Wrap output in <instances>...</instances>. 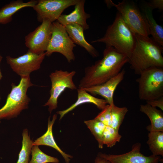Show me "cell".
Instances as JSON below:
<instances>
[{
  "mask_svg": "<svg viewBox=\"0 0 163 163\" xmlns=\"http://www.w3.org/2000/svg\"><path fill=\"white\" fill-rule=\"evenodd\" d=\"M129 58L112 47H106L103 56L85 69V75L78 88H86L101 84L118 74Z\"/></svg>",
  "mask_w": 163,
  "mask_h": 163,
  "instance_id": "cell-1",
  "label": "cell"
},
{
  "mask_svg": "<svg viewBox=\"0 0 163 163\" xmlns=\"http://www.w3.org/2000/svg\"><path fill=\"white\" fill-rule=\"evenodd\" d=\"M136 43L128 63L135 74L153 67L163 68V47L153 39L135 34Z\"/></svg>",
  "mask_w": 163,
  "mask_h": 163,
  "instance_id": "cell-2",
  "label": "cell"
},
{
  "mask_svg": "<svg viewBox=\"0 0 163 163\" xmlns=\"http://www.w3.org/2000/svg\"><path fill=\"white\" fill-rule=\"evenodd\" d=\"M104 43L106 47H112L129 59L135 45V34L130 29L118 12L104 36L91 41V43Z\"/></svg>",
  "mask_w": 163,
  "mask_h": 163,
  "instance_id": "cell-3",
  "label": "cell"
},
{
  "mask_svg": "<svg viewBox=\"0 0 163 163\" xmlns=\"http://www.w3.org/2000/svg\"><path fill=\"white\" fill-rule=\"evenodd\" d=\"M18 85L12 83L11 90L6 103L0 109V120L17 117L23 110L28 108L30 101L27 92L29 88L34 85L31 82L30 76L21 77Z\"/></svg>",
  "mask_w": 163,
  "mask_h": 163,
  "instance_id": "cell-4",
  "label": "cell"
},
{
  "mask_svg": "<svg viewBox=\"0 0 163 163\" xmlns=\"http://www.w3.org/2000/svg\"><path fill=\"white\" fill-rule=\"evenodd\" d=\"M109 7H114L120 14L124 21L135 34L149 37V30L143 13L133 2L123 0L117 4L112 0H106Z\"/></svg>",
  "mask_w": 163,
  "mask_h": 163,
  "instance_id": "cell-5",
  "label": "cell"
},
{
  "mask_svg": "<svg viewBox=\"0 0 163 163\" xmlns=\"http://www.w3.org/2000/svg\"><path fill=\"white\" fill-rule=\"evenodd\" d=\"M139 75L136 82L140 99L147 101L163 96V68H150Z\"/></svg>",
  "mask_w": 163,
  "mask_h": 163,
  "instance_id": "cell-6",
  "label": "cell"
},
{
  "mask_svg": "<svg viewBox=\"0 0 163 163\" xmlns=\"http://www.w3.org/2000/svg\"><path fill=\"white\" fill-rule=\"evenodd\" d=\"M76 46L64 26L57 21L52 23V35L45 52L46 56H50L54 52L59 53L63 55L70 63L75 60L73 50Z\"/></svg>",
  "mask_w": 163,
  "mask_h": 163,
  "instance_id": "cell-7",
  "label": "cell"
},
{
  "mask_svg": "<svg viewBox=\"0 0 163 163\" xmlns=\"http://www.w3.org/2000/svg\"><path fill=\"white\" fill-rule=\"evenodd\" d=\"M76 73L75 71L68 72L56 70L50 75L51 82L50 96L43 106L49 107L48 111L50 113L57 107L58 98L65 89L67 88L72 90L77 89L73 80Z\"/></svg>",
  "mask_w": 163,
  "mask_h": 163,
  "instance_id": "cell-8",
  "label": "cell"
},
{
  "mask_svg": "<svg viewBox=\"0 0 163 163\" xmlns=\"http://www.w3.org/2000/svg\"><path fill=\"white\" fill-rule=\"evenodd\" d=\"M52 23L48 19H44L40 25L25 37V45L29 50L38 54L46 52L52 35Z\"/></svg>",
  "mask_w": 163,
  "mask_h": 163,
  "instance_id": "cell-9",
  "label": "cell"
},
{
  "mask_svg": "<svg viewBox=\"0 0 163 163\" xmlns=\"http://www.w3.org/2000/svg\"><path fill=\"white\" fill-rule=\"evenodd\" d=\"M46 56L45 52L37 54L28 50L27 53L16 58L6 57L7 63L13 71L21 77L30 76L33 72L40 69Z\"/></svg>",
  "mask_w": 163,
  "mask_h": 163,
  "instance_id": "cell-10",
  "label": "cell"
},
{
  "mask_svg": "<svg viewBox=\"0 0 163 163\" xmlns=\"http://www.w3.org/2000/svg\"><path fill=\"white\" fill-rule=\"evenodd\" d=\"M79 0H39L33 8L37 14V19L41 22L45 19L52 23L57 20L63 11L75 5Z\"/></svg>",
  "mask_w": 163,
  "mask_h": 163,
  "instance_id": "cell-11",
  "label": "cell"
},
{
  "mask_svg": "<svg viewBox=\"0 0 163 163\" xmlns=\"http://www.w3.org/2000/svg\"><path fill=\"white\" fill-rule=\"evenodd\" d=\"M141 147V144L137 142L133 145L131 151L126 153L113 155L100 152L97 156L110 163H159L162 161L159 156L144 155L140 152Z\"/></svg>",
  "mask_w": 163,
  "mask_h": 163,
  "instance_id": "cell-12",
  "label": "cell"
},
{
  "mask_svg": "<svg viewBox=\"0 0 163 163\" xmlns=\"http://www.w3.org/2000/svg\"><path fill=\"white\" fill-rule=\"evenodd\" d=\"M124 69L117 75L101 85L86 88H81L90 94L98 95L103 97L107 104L111 105L114 104L113 94L118 85L123 80L125 73Z\"/></svg>",
  "mask_w": 163,
  "mask_h": 163,
  "instance_id": "cell-13",
  "label": "cell"
},
{
  "mask_svg": "<svg viewBox=\"0 0 163 163\" xmlns=\"http://www.w3.org/2000/svg\"><path fill=\"white\" fill-rule=\"evenodd\" d=\"M85 0H79L75 5L74 10L68 14H62L57 21L64 26L68 25L75 24L82 27L84 30L89 28L87 20L91 15L86 13L84 9Z\"/></svg>",
  "mask_w": 163,
  "mask_h": 163,
  "instance_id": "cell-14",
  "label": "cell"
},
{
  "mask_svg": "<svg viewBox=\"0 0 163 163\" xmlns=\"http://www.w3.org/2000/svg\"><path fill=\"white\" fill-rule=\"evenodd\" d=\"M65 27L69 37L75 44L84 48L94 58L99 56L97 50L85 40L84 34V30L82 27L75 24Z\"/></svg>",
  "mask_w": 163,
  "mask_h": 163,
  "instance_id": "cell-15",
  "label": "cell"
},
{
  "mask_svg": "<svg viewBox=\"0 0 163 163\" xmlns=\"http://www.w3.org/2000/svg\"><path fill=\"white\" fill-rule=\"evenodd\" d=\"M78 98L76 102L67 108L59 111L57 113L59 115V120L61 119L66 114L78 106L85 103H91L95 105L99 109L102 110L107 105L105 99L97 98L82 88H77Z\"/></svg>",
  "mask_w": 163,
  "mask_h": 163,
  "instance_id": "cell-16",
  "label": "cell"
},
{
  "mask_svg": "<svg viewBox=\"0 0 163 163\" xmlns=\"http://www.w3.org/2000/svg\"><path fill=\"white\" fill-rule=\"evenodd\" d=\"M57 118V115H53L52 120L48 118L47 129L46 132L43 135L37 138L32 143L33 145H45L52 147L59 152L64 158L66 163H69L70 159L72 156L63 152L58 146L55 141L52 132L53 126Z\"/></svg>",
  "mask_w": 163,
  "mask_h": 163,
  "instance_id": "cell-17",
  "label": "cell"
},
{
  "mask_svg": "<svg viewBox=\"0 0 163 163\" xmlns=\"http://www.w3.org/2000/svg\"><path fill=\"white\" fill-rule=\"evenodd\" d=\"M38 1L31 0L24 2L21 0L11 2L0 9V24H6L11 22L13 15L20 9L27 7L33 8Z\"/></svg>",
  "mask_w": 163,
  "mask_h": 163,
  "instance_id": "cell-18",
  "label": "cell"
},
{
  "mask_svg": "<svg viewBox=\"0 0 163 163\" xmlns=\"http://www.w3.org/2000/svg\"><path fill=\"white\" fill-rule=\"evenodd\" d=\"M140 111L145 114L150 119L151 124L147 127L149 132H163V113L161 110L146 104L141 105Z\"/></svg>",
  "mask_w": 163,
  "mask_h": 163,
  "instance_id": "cell-19",
  "label": "cell"
},
{
  "mask_svg": "<svg viewBox=\"0 0 163 163\" xmlns=\"http://www.w3.org/2000/svg\"><path fill=\"white\" fill-rule=\"evenodd\" d=\"M152 10L146 5L143 9V14L147 24L149 35L161 46H163V28L158 25L153 17Z\"/></svg>",
  "mask_w": 163,
  "mask_h": 163,
  "instance_id": "cell-20",
  "label": "cell"
},
{
  "mask_svg": "<svg viewBox=\"0 0 163 163\" xmlns=\"http://www.w3.org/2000/svg\"><path fill=\"white\" fill-rule=\"evenodd\" d=\"M147 142L149 149L155 156H163V132L160 131L149 132Z\"/></svg>",
  "mask_w": 163,
  "mask_h": 163,
  "instance_id": "cell-21",
  "label": "cell"
},
{
  "mask_svg": "<svg viewBox=\"0 0 163 163\" xmlns=\"http://www.w3.org/2000/svg\"><path fill=\"white\" fill-rule=\"evenodd\" d=\"M22 136V148L16 163H29L33 145V142L29 136L28 130L27 129L23 130Z\"/></svg>",
  "mask_w": 163,
  "mask_h": 163,
  "instance_id": "cell-22",
  "label": "cell"
},
{
  "mask_svg": "<svg viewBox=\"0 0 163 163\" xmlns=\"http://www.w3.org/2000/svg\"><path fill=\"white\" fill-rule=\"evenodd\" d=\"M84 123L97 141L99 148L102 149L104 145L103 134L106 125L95 118L93 120H85Z\"/></svg>",
  "mask_w": 163,
  "mask_h": 163,
  "instance_id": "cell-23",
  "label": "cell"
},
{
  "mask_svg": "<svg viewBox=\"0 0 163 163\" xmlns=\"http://www.w3.org/2000/svg\"><path fill=\"white\" fill-rule=\"evenodd\" d=\"M111 105V126L113 128L119 130L125 116L128 111L125 107H119L114 103Z\"/></svg>",
  "mask_w": 163,
  "mask_h": 163,
  "instance_id": "cell-24",
  "label": "cell"
},
{
  "mask_svg": "<svg viewBox=\"0 0 163 163\" xmlns=\"http://www.w3.org/2000/svg\"><path fill=\"white\" fill-rule=\"evenodd\" d=\"M32 158L29 163H58V159L49 156L43 152L37 145H33L31 150Z\"/></svg>",
  "mask_w": 163,
  "mask_h": 163,
  "instance_id": "cell-25",
  "label": "cell"
},
{
  "mask_svg": "<svg viewBox=\"0 0 163 163\" xmlns=\"http://www.w3.org/2000/svg\"><path fill=\"white\" fill-rule=\"evenodd\" d=\"M121 136L119 130L112 127L106 125L103 134V141L108 147H112L117 142L120 141Z\"/></svg>",
  "mask_w": 163,
  "mask_h": 163,
  "instance_id": "cell-26",
  "label": "cell"
},
{
  "mask_svg": "<svg viewBox=\"0 0 163 163\" xmlns=\"http://www.w3.org/2000/svg\"><path fill=\"white\" fill-rule=\"evenodd\" d=\"M95 118L104 125L111 126V105H107Z\"/></svg>",
  "mask_w": 163,
  "mask_h": 163,
  "instance_id": "cell-27",
  "label": "cell"
},
{
  "mask_svg": "<svg viewBox=\"0 0 163 163\" xmlns=\"http://www.w3.org/2000/svg\"><path fill=\"white\" fill-rule=\"evenodd\" d=\"M146 5L152 10L158 8L161 11L163 10V0H152L149 1Z\"/></svg>",
  "mask_w": 163,
  "mask_h": 163,
  "instance_id": "cell-28",
  "label": "cell"
},
{
  "mask_svg": "<svg viewBox=\"0 0 163 163\" xmlns=\"http://www.w3.org/2000/svg\"><path fill=\"white\" fill-rule=\"evenodd\" d=\"M147 104L153 107H158L163 110V96L158 98L146 101Z\"/></svg>",
  "mask_w": 163,
  "mask_h": 163,
  "instance_id": "cell-29",
  "label": "cell"
},
{
  "mask_svg": "<svg viewBox=\"0 0 163 163\" xmlns=\"http://www.w3.org/2000/svg\"><path fill=\"white\" fill-rule=\"evenodd\" d=\"M95 163H110L108 160L97 156L94 160Z\"/></svg>",
  "mask_w": 163,
  "mask_h": 163,
  "instance_id": "cell-30",
  "label": "cell"
},
{
  "mask_svg": "<svg viewBox=\"0 0 163 163\" xmlns=\"http://www.w3.org/2000/svg\"><path fill=\"white\" fill-rule=\"evenodd\" d=\"M2 57L0 54V64L2 60ZM2 74L1 72V69L0 68V80L2 78ZM0 99H1V97H0Z\"/></svg>",
  "mask_w": 163,
  "mask_h": 163,
  "instance_id": "cell-31",
  "label": "cell"
}]
</instances>
